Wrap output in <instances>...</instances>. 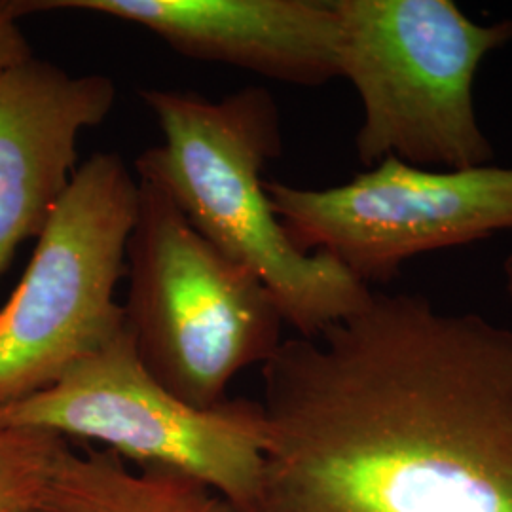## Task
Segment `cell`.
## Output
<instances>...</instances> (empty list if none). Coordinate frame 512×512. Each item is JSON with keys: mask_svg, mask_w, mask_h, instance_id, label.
Returning a JSON list of instances; mask_svg holds the SVG:
<instances>
[{"mask_svg": "<svg viewBox=\"0 0 512 512\" xmlns=\"http://www.w3.org/2000/svg\"><path fill=\"white\" fill-rule=\"evenodd\" d=\"M249 512H512V330L374 293L262 365Z\"/></svg>", "mask_w": 512, "mask_h": 512, "instance_id": "6da1fadb", "label": "cell"}, {"mask_svg": "<svg viewBox=\"0 0 512 512\" xmlns=\"http://www.w3.org/2000/svg\"><path fill=\"white\" fill-rule=\"evenodd\" d=\"M164 141L135 162L186 220L262 281L302 338L363 310L372 289L327 253L304 255L275 217L262 169L281 154L274 95L249 86L219 101L179 90H145Z\"/></svg>", "mask_w": 512, "mask_h": 512, "instance_id": "7a4b0ae2", "label": "cell"}, {"mask_svg": "<svg viewBox=\"0 0 512 512\" xmlns=\"http://www.w3.org/2000/svg\"><path fill=\"white\" fill-rule=\"evenodd\" d=\"M340 78L363 105L361 164L395 156L416 167L488 165L494 147L476 120L484 57L512 40V21L467 18L454 0H332Z\"/></svg>", "mask_w": 512, "mask_h": 512, "instance_id": "3957f363", "label": "cell"}, {"mask_svg": "<svg viewBox=\"0 0 512 512\" xmlns=\"http://www.w3.org/2000/svg\"><path fill=\"white\" fill-rule=\"evenodd\" d=\"M126 275L122 306L137 355L190 406L224 403L239 372L264 365L281 346L283 317L262 281L141 179Z\"/></svg>", "mask_w": 512, "mask_h": 512, "instance_id": "277c9868", "label": "cell"}, {"mask_svg": "<svg viewBox=\"0 0 512 512\" xmlns=\"http://www.w3.org/2000/svg\"><path fill=\"white\" fill-rule=\"evenodd\" d=\"M137 213L139 181L118 154L76 169L0 310V404L55 384L126 327L116 287Z\"/></svg>", "mask_w": 512, "mask_h": 512, "instance_id": "5b68a950", "label": "cell"}, {"mask_svg": "<svg viewBox=\"0 0 512 512\" xmlns=\"http://www.w3.org/2000/svg\"><path fill=\"white\" fill-rule=\"evenodd\" d=\"M6 427L97 440L143 467L177 469L239 512L253 507L266 446L262 404L226 399L196 408L177 399L141 363L128 327L55 384L0 404V429Z\"/></svg>", "mask_w": 512, "mask_h": 512, "instance_id": "8992f818", "label": "cell"}, {"mask_svg": "<svg viewBox=\"0 0 512 512\" xmlns=\"http://www.w3.org/2000/svg\"><path fill=\"white\" fill-rule=\"evenodd\" d=\"M264 190L300 253H327L366 287L414 256L512 230V167L437 171L387 156L340 186Z\"/></svg>", "mask_w": 512, "mask_h": 512, "instance_id": "52a82bcc", "label": "cell"}, {"mask_svg": "<svg viewBox=\"0 0 512 512\" xmlns=\"http://www.w3.org/2000/svg\"><path fill=\"white\" fill-rule=\"evenodd\" d=\"M135 23L177 54L232 65L294 86L340 78L332 0H38Z\"/></svg>", "mask_w": 512, "mask_h": 512, "instance_id": "ba28073f", "label": "cell"}, {"mask_svg": "<svg viewBox=\"0 0 512 512\" xmlns=\"http://www.w3.org/2000/svg\"><path fill=\"white\" fill-rule=\"evenodd\" d=\"M114 103L105 74L73 76L37 57L0 73V279L73 181L78 137Z\"/></svg>", "mask_w": 512, "mask_h": 512, "instance_id": "9c48e42d", "label": "cell"}, {"mask_svg": "<svg viewBox=\"0 0 512 512\" xmlns=\"http://www.w3.org/2000/svg\"><path fill=\"white\" fill-rule=\"evenodd\" d=\"M46 507L55 512H239L196 476L158 465L133 473L107 448L84 454L69 448Z\"/></svg>", "mask_w": 512, "mask_h": 512, "instance_id": "30bf717a", "label": "cell"}, {"mask_svg": "<svg viewBox=\"0 0 512 512\" xmlns=\"http://www.w3.org/2000/svg\"><path fill=\"white\" fill-rule=\"evenodd\" d=\"M69 442L42 429H0V512L46 507Z\"/></svg>", "mask_w": 512, "mask_h": 512, "instance_id": "8fae6325", "label": "cell"}, {"mask_svg": "<svg viewBox=\"0 0 512 512\" xmlns=\"http://www.w3.org/2000/svg\"><path fill=\"white\" fill-rule=\"evenodd\" d=\"M31 12H38L37 0H0V73L35 57L18 23Z\"/></svg>", "mask_w": 512, "mask_h": 512, "instance_id": "7c38bea8", "label": "cell"}, {"mask_svg": "<svg viewBox=\"0 0 512 512\" xmlns=\"http://www.w3.org/2000/svg\"><path fill=\"white\" fill-rule=\"evenodd\" d=\"M503 274H505V289H507V294L512 302V255L503 264Z\"/></svg>", "mask_w": 512, "mask_h": 512, "instance_id": "4fadbf2b", "label": "cell"}, {"mask_svg": "<svg viewBox=\"0 0 512 512\" xmlns=\"http://www.w3.org/2000/svg\"><path fill=\"white\" fill-rule=\"evenodd\" d=\"M21 512H55L52 509H48V507H33V509H25V511Z\"/></svg>", "mask_w": 512, "mask_h": 512, "instance_id": "5bb4252c", "label": "cell"}]
</instances>
